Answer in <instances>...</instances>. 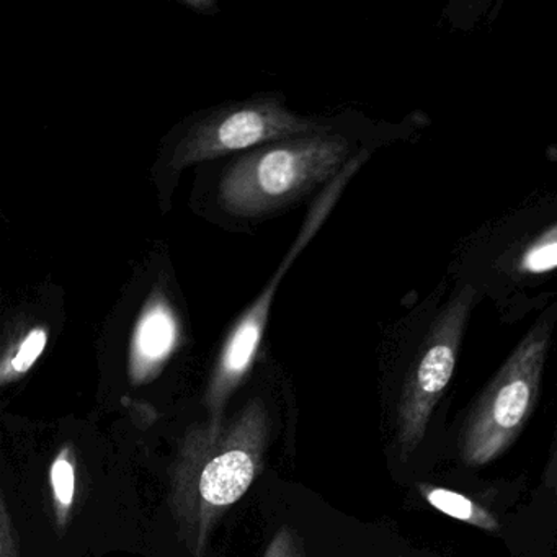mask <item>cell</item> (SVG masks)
I'll return each instance as SVG.
<instances>
[{"label": "cell", "instance_id": "cell-1", "mask_svg": "<svg viewBox=\"0 0 557 557\" xmlns=\"http://www.w3.org/2000/svg\"><path fill=\"white\" fill-rule=\"evenodd\" d=\"M272 420L262 399L221 422L194 423L178 443L169 508L191 557H207L211 534L263 471Z\"/></svg>", "mask_w": 557, "mask_h": 557}, {"label": "cell", "instance_id": "cell-10", "mask_svg": "<svg viewBox=\"0 0 557 557\" xmlns=\"http://www.w3.org/2000/svg\"><path fill=\"white\" fill-rule=\"evenodd\" d=\"M50 338V331L45 325H34L27 332L15 338L0 361V383L2 386L22 380L35 367Z\"/></svg>", "mask_w": 557, "mask_h": 557}, {"label": "cell", "instance_id": "cell-5", "mask_svg": "<svg viewBox=\"0 0 557 557\" xmlns=\"http://www.w3.org/2000/svg\"><path fill=\"white\" fill-rule=\"evenodd\" d=\"M556 325L557 301H554L537 315L475 400L459 433V455L466 465L494 461L527 425L540 393Z\"/></svg>", "mask_w": 557, "mask_h": 557}, {"label": "cell", "instance_id": "cell-8", "mask_svg": "<svg viewBox=\"0 0 557 557\" xmlns=\"http://www.w3.org/2000/svg\"><path fill=\"white\" fill-rule=\"evenodd\" d=\"M181 322L171 302L152 293L133 329L128 374L133 386L151 383L181 345Z\"/></svg>", "mask_w": 557, "mask_h": 557}, {"label": "cell", "instance_id": "cell-6", "mask_svg": "<svg viewBox=\"0 0 557 557\" xmlns=\"http://www.w3.org/2000/svg\"><path fill=\"white\" fill-rule=\"evenodd\" d=\"M363 158L364 152L358 154L350 162V165L322 191L321 197L312 205L311 211L306 218L305 226H302L298 239L289 249L288 256L285 257L282 265L278 267L269 285L260 293L256 302L244 312L243 318L236 322L233 331L227 335L216 364H214L213 373H211L207 393H205L208 422L218 423L226 419L224 412H226L231 396L239 389L240 384L244 383L247 374L252 370L257 355H259L263 334H265L267 321H269L270 308H272V301L283 275L288 272L296 257L305 250V247L311 243L312 237L321 230L322 224L331 214L332 208L337 203L345 185L350 181L355 171L360 168Z\"/></svg>", "mask_w": 557, "mask_h": 557}, {"label": "cell", "instance_id": "cell-14", "mask_svg": "<svg viewBox=\"0 0 557 557\" xmlns=\"http://www.w3.org/2000/svg\"><path fill=\"white\" fill-rule=\"evenodd\" d=\"M544 484L557 495V433L554 440L553 453H550L549 465H547L546 474H544Z\"/></svg>", "mask_w": 557, "mask_h": 557}, {"label": "cell", "instance_id": "cell-13", "mask_svg": "<svg viewBox=\"0 0 557 557\" xmlns=\"http://www.w3.org/2000/svg\"><path fill=\"white\" fill-rule=\"evenodd\" d=\"M0 557H21L17 527L4 494H0Z\"/></svg>", "mask_w": 557, "mask_h": 557}, {"label": "cell", "instance_id": "cell-4", "mask_svg": "<svg viewBox=\"0 0 557 557\" xmlns=\"http://www.w3.org/2000/svg\"><path fill=\"white\" fill-rule=\"evenodd\" d=\"M482 298L471 283L456 276L448 295L426 301L419 312V341L407 364L396 420L400 459H407L425 436L436 404L455 373L472 311Z\"/></svg>", "mask_w": 557, "mask_h": 557}, {"label": "cell", "instance_id": "cell-3", "mask_svg": "<svg viewBox=\"0 0 557 557\" xmlns=\"http://www.w3.org/2000/svg\"><path fill=\"white\" fill-rule=\"evenodd\" d=\"M458 278L491 296L507 312L527 292L557 280V197L517 211L475 236L461 256Z\"/></svg>", "mask_w": 557, "mask_h": 557}, {"label": "cell", "instance_id": "cell-9", "mask_svg": "<svg viewBox=\"0 0 557 557\" xmlns=\"http://www.w3.org/2000/svg\"><path fill=\"white\" fill-rule=\"evenodd\" d=\"M51 504L58 531L64 533L73 518L77 494V455L70 443H64L51 461L50 472Z\"/></svg>", "mask_w": 557, "mask_h": 557}, {"label": "cell", "instance_id": "cell-12", "mask_svg": "<svg viewBox=\"0 0 557 557\" xmlns=\"http://www.w3.org/2000/svg\"><path fill=\"white\" fill-rule=\"evenodd\" d=\"M263 557H308V550L301 534L295 528L285 524L270 541Z\"/></svg>", "mask_w": 557, "mask_h": 557}, {"label": "cell", "instance_id": "cell-2", "mask_svg": "<svg viewBox=\"0 0 557 557\" xmlns=\"http://www.w3.org/2000/svg\"><path fill=\"white\" fill-rule=\"evenodd\" d=\"M357 156L350 139L325 129L272 143L227 169L220 182L221 205L240 216L270 213L332 184Z\"/></svg>", "mask_w": 557, "mask_h": 557}, {"label": "cell", "instance_id": "cell-7", "mask_svg": "<svg viewBox=\"0 0 557 557\" xmlns=\"http://www.w3.org/2000/svg\"><path fill=\"white\" fill-rule=\"evenodd\" d=\"M324 132L318 122L295 115L276 102L224 110L195 125L172 154V171L224 158L257 146Z\"/></svg>", "mask_w": 557, "mask_h": 557}, {"label": "cell", "instance_id": "cell-11", "mask_svg": "<svg viewBox=\"0 0 557 557\" xmlns=\"http://www.w3.org/2000/svg\"><path fill=\"white\" fill-rule=\"evenodd\" d=\"M420 494L426 498V502L433 508L448 515V517L456 518V520L465 521V523L481 528L484 531H497L500 527L497 518L491 511L485 510L482 505L475 504L474 500L466 497V495L458 494V492L422 484L420 485Z\"/></svg>", "mask_w": 557, "mask_h": 557}]
</instances>
